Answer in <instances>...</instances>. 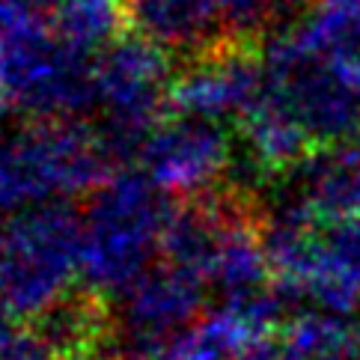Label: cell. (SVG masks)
<instances>
[{"label": "cell", "instance_id": "obj_1", "mask_svg": "<svg viewBox=\"0 0 360 360\" xmlns=\"http://www.w3.org/2000/svg\"><path fill=\"white\" fill-rule=\"evenodd\" d=\"M0 110L75 122L98 110L93 60L63 45L42 12L0 21Z\"/></svg>", "mask_w": 360, "mask_h": 360}, {"label": "cell", "instance_id": "obj_2", "mask_svg": "<svg viewBox=\"0 0 360 360\" xmlns=\"http://www.w3.org/2000/svg\"><path fill=\"white\" fill-rule=\"evenodd\" d=\"M108 167L96 128L75 120H30L0 134V212L96 191L108 182Z\"/></svg>", "mask_w": 360, "mask_h": 360}, {"label": "cell", "instance_id": "obj_3", "mask_svg": "<svg viewBox=\"0 0 360 360\" xmlns=\"http://www.w3.org/2000/svg\"><path fill=\"white\" fill-rule=\"evenodd\" d=\"M167 194L146 173L125 170L93 191L81 271L98 289H131L170 226Z\"/></svg>", "mask_w": 360, "mask_h": 360}, {"label": "cell", "instance_id": "obj_4", "mask_svg": "<svg viewBox=\"0 0 360 360\" xmlns=\"http://www.w3.org/2000/svg\"><path fill=\"white\" fill-rule=\"evenodd\" d=\"M268 93L319 149L354 143L360 134V54H313L286 33L265 48Z\"/></svg>", "mask_w": 360, "mask_h": 360}, {"label": "cell", "instance_id": "obj_5", "mask_svg": "<svg viewBox=\"0 0 360 360\" xmlns=\"http://www.w3.org/2000/svg\"><path fill=\"white\" fill-rule=\"evenodd\" d=\"M98 125L96 134L110 164L140 158L149 134L161 125L170 105L173 63L170 54L146 36H120L93 60Z\"/></svg>", "mask_w": 360, "mask_h": 360}, {"label": "cell", "instance_id": "obj_6", "mask_svg": "<svg viewBox=\"0 0 360 360\" xmlns=\"http://www.w3.org/2000/svg\"><path fill=\"white\" fill-rule=\"evenodd\" d=\"M84 224L63 202L36 205L9 224L0 244V301L9 313H45L81 268Z\"/></svg>", "mask_w": 360, "mask_h": 360}, {"label": "cell", "instance_id": "obj_7", "mask_svg": "<svg viewBox=\"0 0 360 360\" xmlns=\"http://www.w3.org/2000/svg\"><path fill=\"white\" fill-rule=\"evenodd\" d=\"M268 93L265 57L244 45H217L191 60L173 81L170 105L185 117L226 122L244 120Z\"/></svg>", "mask_w": 360, "mask_h": 360}, {"label": "cell", "instance_id": "obj_8", "mask_svg": "<svg viewBox=\"0 0 360 360\" xmlns=\"http://www.w3.org/2000/svg\"><path fill=\"white\" fill-rule=\"evenodd\" d=\"M140 164L164 194H197L229 173L233 140L221 122L179 113L149 134Z\"/></svg>", "mask_w": 360, "mask_h": 360}, {"label": "cell", "instance_id": "obj_9", "mask_svg": "<svg viewBox=\"0 0 360 360\" xmlns=\"http://www.w3.org/2000/svg\"><path fill=\"white\" fill-rule=\"evenodd\" d=\"M200 304V280L179 268L143 274L125 292L122 333L137 354L164 352L167 340L194 316Z\"/></svg>", "mask_w": 360, "mask_h": 360}, {"label": "cell", "instance_id": "obj_10", "mask_svg": "<svg viewBox=\"0 0 360 360\" xmlns=\"http://www.w3.org/2000/svg\"><path fill=\"white\" fill-rule=\"evenodd\" d=\"M131 21L140 36L167 54L197 60L226 33L221 0H134Z\"/></svg>", "mask_w": 360, "mask_h": 360}, {"label": "cell", "instance_id": "obj_11", "mask_svg": "<svg viewBox=\"0 0 360 360\" xmlns=\"http://www.w3.org/2000/svg\"><path fill=\"white\" fill-rule=\"evenodd\" d=\"M241 134L244 152L262 170H286V167H298L307 155H313L310 137L271 93H265L259 105L241 120Z\"/></svg>", "mask_w": 360, "mask_h": 360}, {"label": "cell", "instance_id": "obj_12", "mask_svg": "<svg viewBox=\"0 0 360 360\" xmlns=\"http://www.w3.org/2000/svg\"><path fill=\"white\" fill-rule=\"evenodd\" d=\"M48 21L63 45L96 60L122 36L125 18L120 0H54Z\"/></svg>", "mask_w": 360, "mask_h": 360}, {"label": "cell", "instance_id": "obj_13", "mask_svg": "<svg viewBox=\"0 0 360 360\" xmlns=\"http://www.w3.org/2000/svg\"><path fill=\"white\" fill-rule=\"evenodd\" d=\"M283 33L313 54H360V0H310Z\"/></svg>", "mask_w": 360, "mask_h": 360}, {"label": "cell", "instance_id": "obj_14", "mask_svg": "<svg viewBox=\"0 0 360 360\" xmlns=\"http://www.w3.org/2000/svg\"><path fill=\"white\" fill-rule=\"evenodd\" d=\"M307 4L310 0H221V9L229 36L253 39V36L271 30L274 24L286 21V15H292V12L301 15Z\"/></svg>", "mask_w": 360, "mask_h": 360}, {"label": "cell", "instance_id": "obj_15", "mask_svg": "<svg viewBox=\"0 0 360 360\" xmlns=\"http://www.w3.org/2000/svg\"><path fill=\"white\" fill-rule=\"evenodd\" d=\"M48 0H0V21L4 18H15V15H33L42 12Z\"/></svg>", "mask_w": 360, "mask_h": 360}, {"label": "cell", "instance_id": "obj_16", "mask_svg": "<svg viewBox=\"0 0 360 360\" xmlns=\"http://www.w3.org/2000/svg\"><path fill=\"white\" fill-rule=\"evenodd\" d=\"M12 337H15V328H12V319H9V307L0 301V354H4Z\"/></svg>", "mask_w": 360, "mask_h": 360}, {"label": "cell", "instance_id": "obj_17", "mask_svg": "<svg viewBox=\"0 0 360 360\" xmlns=\"http://www.w3.org/2000/svg\"><path fill=\"white\" fill-rule=\"evenodd\" d=\"M0 244H4V233H0Z\"/></svg>", "mask_w": 360, "mask_h": 360}, {"label": "cell", "instance_id": "obj_18", "mask_svg": "<svg viewBox=\"0 0 360 360\" xmlns=\"http://www.w3.org/2000/svg\"><path fill=\"white\" fill-rule=\"evenodd\" d=\"M120 4H122V0H120ZM131 4H134V0H131Z\"/></svg>", "mask_w": 360, "mask_h": 360}]
</instances>
